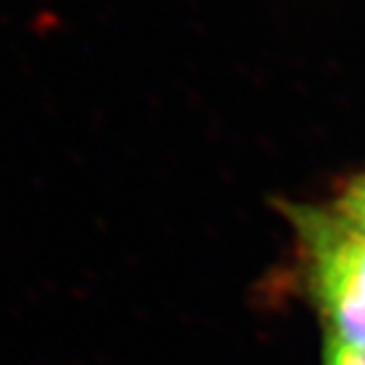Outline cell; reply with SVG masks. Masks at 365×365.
<instances>
[{
    "label": "cell",
    "instance_id": "1",
    "mask_svg": "<svg viewBox=\"0 0 365 365\" xmlns=\"http://www.w3.org/2000/svg\"><path fill=\"white\" fill-rule=\"evenodd\" d=\"M328 341L365 350V232L335 208L289 206Z\"/></svg>",
    "mask_w": 365,
    "mask_h": 365
},
{
    "label": "cell",
    "instance_id": "2",
    "mask_svg": "<svg viewBox=\"0 0 365 365\" xmlns=\"http://www.w3.org/2000/svg\"><path fill=\"white\" fill-rule=\"evenodd\" d=\"M344 219L365 232V175L354 178L339 195L333 206Z\"/></svg>",
    "mask_w": 365,
    "mask_h": 365
},
{
    "label": "cell",
    "instance_id": "3",
    "mask_svg": "<svg viewBox=\"0 0 365 365\" xmlns=\"http://www.w3.org/2000/svg\"><path fill=\"white\" fill-rule=\"evenodd\" d=\"M326 365H365V350L326 341Z\"/></svg>",
    "mask_w": 365,
    "mask_h": 365
}]
</instances>
